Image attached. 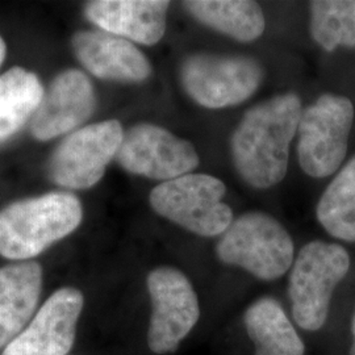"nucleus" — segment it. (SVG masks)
Here are the masks:
<instances>
[{
    "instance_id": "nucleus-1",
    "label": "nucleus",
    "mask_w": 355,
    "mask_h": 355,
    "mask_svg": "<svg viewBox=\"0 0 355 355\" xmlns=\"http://www.w3.org/2000/svg\"><path fill=\"white\" fill-rule=\"evenodd\" d=\"M302 112L300 98L288 92L259 103L243 114L232 135L230 149L234 167L246 183L263 190L286 177L290 145Z\"/></svg>"
},
{
    "instance_id": "nucleus-2",
    "label": "nucleus",
    "mask_w": 355,
    "mask_h": 355,
    "mask_svg": "<svg viewBox=\"0 0 355 355\" xmlns=\"http://www.w3.org/2000/svg\"><path fill=\"white\" fill-rule=\"evenodd\" d=\"M82 221L76 196L53 192L11 204L0 212V254L29 259L74 232Z\"/></svg>"
},
{
    "instance_id": "nucleus-3",
    "label": "nucleus",
    "mask_w": 355,
    "mask_h": 355,
    "mask_svg": "<svg viewBox=\"0 0 355 355\" xmlns=\"http://www.w3.org/2000/svg\"><path fill=\"white\" fill-rule=\"evenodd\" d=\"M350 255L338 243L312 241L299 252L290 275L292 318L308 331L321 329L329 316L336 287L350 270Z\"/></svg>"
},
{
    "instance_id": "nucleus-4",
    "label": "nucleus",
    "mask_w": 355,
    "mask_h": 355,
    "mask_svg": "<svg viewBox=\"0 0 355 355\" xmlns=\"http://www.w3.org/2000/svg\"><path fill=\"white\" fill-rule=\"evenodd\" d=\"M221 262L240 266L255 278L275 280L293 263V241L278 220L249 212L234 220L216 248Z\"/></svg>"
},
{
    "instance_id": "nucleus-5",
    "label": "nucleus",
    "mask_w": 355,
    "mask_h": 355,
    "mask_svg": "<svg viewBox=\"0 0 355 355\" xmlns=\"http://www.w3.org/2000/svg\"><path fill=\"white\" fill-rule=\"evenodd\" d=\"M225 184L208 174H186L164 182L150 192L158 215L202 237L221 236L233 223V212L224 203Z\"/></svg>"
},
{
    "instance_id": "nucleus-6",
    "label": "nucleus",
    "mask_w": 355,
    "mask_h": 355,
    "mask_svg": "<svg viewBox=\"0 0 355 355\" xmlns=\"http://www.w3.org/2000/svg\"><path fill=\"white\" fill-rule=\"evenodd\" d=\"M354 114L352 101L334 94L321 95L302 112L297 153L306 175L329 177L343 165Z\"/></svg>"
},
{
    "instance_id": "nucleus-7",
    "label": "nucleus",
    "mask_w": 355,
    "mask_h": 355,
    "mask_svg": "<svg viewBox=\"0 0 355 355\" xmlns=\"http://www.w3.org/2000/svg\"><path fill=\"white\" fill-rule=\"evenodd\" d=\"M262 79V66L245 55L196 53L180 66V82L187 95L209 110L248 101L261 86Z\"/></svg>"
},
{
    "instance_id": "nucleus-8",
    "label": "nucleus",
    "mask_w": 355,
    "mask_h": 355,
    "mask_svg": "<svg viewBox=\"0 0 355 355\" xmlns=\"http://www.w3.org/2000/svg\"><path fill=\"white\" fill-rule=\"evenodd\" d=\"M153 312L148 345L155 354L174 353L200 318L198 295L175 267H158L148 277Z\"/></svg>"
},
{
    "instance_id": "nucleus-9",
    "label": "nucleus",
    "mask_w": 355,
    "mask_h": 355,
    "mask_svg": "<svg viewBox=\"0 0 355 355\" xmlns=\"http://www.w3.org/2000/svg\"><path fill=\"white\" fill-rule=\"evenodd\" d=\"M124 130L119 121L91 124L71 133L57 148L51 162L53 179L67 189L85 190L96 184L119 152Z\"/></svg>"
},
{
    "instance_id": "nucleus-10",
    "label": "nucleus",
    "mask_w": 355,
    "mask_h": 355,
    "mask_svg": "<svg viewBox=\"0 0 355 355\" xmlns=\"http://www.w3.org/2000/svg\"><path fill=\"white\" fill-rule=\"evenodd\" d=\"M116 159L132 174L165 182L189 174L200 162L190 141L153 124H139L124 132Z\"/></svg>"
},
{
    "instance_id": "nucleus-11",
    "label": "nucleus",
    "mask_w": 355,
    "mask_h": 355,
    "mask_svg": "<svg viewBox=\"0 0 355 355\" xmlns=\"http://www.w3.org/2000/svg\"><path fill=\"white\" fill-rule=\"evenodd\" d=\"M83 304V295L76 288L54 292L1 355L69 354Z\"/></svg>"
},
{
    "instance_id": "nucleus-12",
    "label": "nucleus",
    "mask_w": 355,
    "mask_h": 355,
    "mask_svg": "<svg viewBox=\"0 0 355 355\" xmlns=\"http://www.w3.org/2000/svg\"><path fill=\"white\" fill-rule=\"evenodd\" d=\"M95 108L94 87L82 71L67 70L57 76L44 94L32 120V133L46 141L73 130L89 119Z\"/></svg>"
},
{
    "instance_id": "nucleus-13",
    "label": "nucleus",
    "mask_w": 355,
    "mask_h": 355,
    "mask_svg": "<svg viewBox=\"0 0 355 355\" xmlns=\"http://www.w3.org/2000/svg\"><path fill=\"white\" fill-rule=\"evenodd\" d=\"M168 7L162 0H96L87 4L86 15L104 32L155 45L165 35Z\"/></svg>"
},
{
    "instance_id": "nucleus-14",
    "label": "nucleus",
    "mask_w": 355,
    "mask_h": 355,
    "mask_svg": "<svg viewBox=\"0 0 355 355\" xmlns=\"http://www.w3.org/2000/svg\"><path fill=\"white\" fill-rule=\"evenodd\" d=\"M74 51L94 76L117 82H142L152 74L148 58L132 42L108 32H80Z\"/></svg>"
},
{
    "instance_id": "nucleus-15",
    "label": "nucleus",
    "mask_w": 355,
    "mask_h": 355,
    "mask_svg": "<svg viewBox=\"0 0 355 355\" xmlns=\"http://www.w3.org/2000/svg\"><path fill=\"white\" fill-rule=\"evenodd\" d=\"M42 270L37 262L0 268V350L26 329L37 306Z\"/></svg>"
},
{
    "instance_id": "nucleus-16",
    "label": "nucleus",
    "mask_w": 355,
    "mask_h": 355,
    "mask_svg": "<svg viewBox=\"0 0 355 355\" xmlns=\"http://www.w3.org/2000/svg\"><path fill=\"white\" fill-rule=\"evenodd\" d=\"M245 327L255 355H304V343L282 305L271 297H262L248 308Z\"/></svg>"
},
{
    "instance_id": "nucleus-17",
    "label": "nucleus",
    "mask_w": 355,
    "mask_h": 355,
    "mask_svg": "<svg viewBox=\"0 0 355 355\" xmlns=\"http://www.w3.org/2000/svg\"><path fill=\"white\" fill-rule=\"evenodd\" d=\"M184 8L199 23L241 42H250L265 32L261 6L248 0H190Z\"/></svg>"
},
{
    "instance_id": "nucleus-18",
    "label": "nucleus",
    "mask_w": 355,
    "mask_h": 355,
    "mask_svg": "<svg viewBox=\"0 0 355 355\" xmlns=\"http://www.w3.org/2000/svg\"><path fill=\"white\" fill-rule=\"evenodd\" d=\"M44 94L37 76L24 69L13 67L0 76V142L36 114Z\"/></svg>"
},
{
    "instance_id": "nucleus-19",
    "label": "nucleus",
    "mask_w": 355,
    "mask_h": 355,
    "mask_svg": "<svg viewBox=\"0 0 355 355\" xmlns=\"http://www.w3.org/2000/svg\"><path fill=\"white\" fill-rule=\"evenodd\" d=\"M316 215L331 237L355 242V155L324 191Z\"/></svg>"
},
{
    "instance_id": "nucleus-20",
    "label": "nucleus",
    "mask_w": 355,
    "mask_h": 355,
    "mask_svg": "<svg viewBox=\"0 0 355 355\" xmlns=\"http://www.w3.org/2000/svg\"><path fill=\"white\" fill-rule=\"evenodd\" d=\"M311 33L327 51L355 48V0L311 1Z\"/></svg>"
},
{
    "instance_id": "nucleus-21",
    "label": "nucleus",
    "mask_w": 355,
    "mask_h": 355,
    "mask_svg": "<svg viewBox=\"0 0 355 355\" xmlns=\"http://www.w3.org/2000/svg\"><path fill=\"white\" fill-rule=\"evenodd\" d=\"M352 336H353V343L350 347V355H355V313L353 316V321H352Z\"/></svg>"
},
{
    "instance_id": "nucleus-22",
    "label": "nucleus",
    "mask_w": 355,
    "mask_h": 355,
    "mask_svg": "<svg viewBox=\"0 0 355 355\" xmlns=\"http://www.w3.org/2000/svg\"><path fill=\"white\" fill-rule=\"evenodd\" d=\"M4 57H6V44H4V41L0 37V64L3 62Z\"/></svg>"
}]
</instances>
